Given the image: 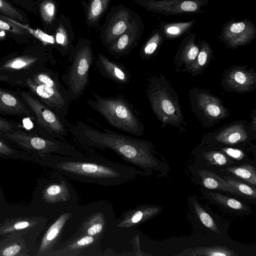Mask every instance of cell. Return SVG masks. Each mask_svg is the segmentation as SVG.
Segmentation results:
<instances>
[{
    "label": "cell",
    "instance_id": "1",
    "mask_svg": "<svg viewBox=\"0 0 256 256\" xmlns=\"http://www.w3.org/2000/svg\"><path fill=\"white\" fill-rule=\"evenodd\" d=\"M82 145L101 150H110L126 162L142 169L146 174L156 170L158 160L150 142L134 138L108 129L98 130L78 122L74 132Z\"/></svg>",
    "mask_w": 256,
    "mask_h": 256
},
{
    "label": "cell",
    "instance_id": "2",
    "mask_svg": "<svg viewBox=\"0 0 256 256\" xmlns=\"http://www.w3.org/2000/svg\"><path fill=\"white\" fill-rule=\"evenodd\" d=\"M51 160L50 166L68 178L106 186L120 185L145 175L135 167L102 158L61 155Z\"/></svg>",
    "mask_w": 256,
    "mask_h": 256
},
{
    "label": "cell",
    "instance_id": "3",
    "mask_svg": "<svg viewBox=\"0 0 256 256\" xmlns=\"http://www.w3.org/2000/svg\"><path fill=\"white\" fill-rule=\"evenodd\" d=\"M116 220L113 206L108 201L78 204L64 226L60 242L76 236L88 235L100 239L102 244L113 230Z\"/></svg>",
    "mask_w": 256,
    "mask_h": 256
},
{
    "label": "cell",
    "instance_id": "4",
    "mask_svg": "<svg viewBox=\"0 0 256 256\" xmlns=\"http://www.w3.org/2000/svg\"><path fill=\"white\" fill-rule=\"evenodd\" d=\"M146 95L152 108L162 122V128L170 125L184 130L182 126L186 124L178 96L163 76H153L149 80Z\"/></svg>",
    "mask_w": 256,
    "mask_h": 256
},
{
    "label": "cell",
    "instance_id": "5",
    "mask_svg": "<svg viewBox=\"0 0 256 256\" xmlns=\"http://www.w3.org/2000/svg\"><path fill=\"white\" fill-rule=\"evenodd\" d=\"M94 100L87 103L114 127L137 136L143 135L144 126L126 101L119 96L104 98L92 92Z\"/></svg>",
    "mask_w": 256,
    "mask_h": 256
},
{
    "label": "cell",
    "instance_id": "6",
    "mask_svg": "<svg viewBox=\"0 0 256 256\" xmlns=\"http://www.w3.org/2000/svg\"><path fill=\"white\" fill-rule=\"evenodd\" d=\"M71 56V64L64 80L70 98L74 100L82 94L88 82L93 57L90 42L88 40H79Z\"/></svg>",
    "mask_w": 256,
    "mask_h": 256
},
{
    "label": "cell",
    "instance_id": "7",
    "mask_svg": "<svg viewBox=\"0 0 256 256\" xmlns=\"http://www.w3.org/2000/svg\"><path fill=\"white\" fill-rule=\"evenodd\" d=\"M42 198L44 202L51 207L55 217L72 212L78 205L76 189L68 178L57 170L43 188Z\"/></svg>",
    "mask_w": 256,
    "mask_h": 256
},
{
    "label": "cell",
    "instance_id": "8",
    "mask_svg": "<svg viewBox=\"0 0 256 256\" xmlns=\"http://www.w3.org/2000/svg\"><path fill=\"white\" fill-rule=\"evenodd\" d=\"M188 98L192 110L204 127L213 126L230 115L222 101L208 90L192 88L189 90Z\"/></svg>",
    "mask_w": 256,
    "mask_h": 256
},
{
    "label": "cell",
    "instance_id": "9",
    "mask_svg": "<svg viewBox=\"0 0 256 256\" xmlns=\"http://www.w3.org/2000/svg\"><path fill=\"white\" fill-rule=\"evenodd\" d=\"M4 136L21 146L36 151L42 158L51 152L78 158L85 156L66 142H56L28 134L20 130L6 132Z\"/></svg>",
    "mask_w": 256,
    "mask_h": 256
},
{
    "label": "cell",
    "instance_id": "10",
    "mask_svg": "<svg viewBox=\"0 0 256 256\" xmlns=\"http://www.w3.org/2000/svg\"><path fill=\"white\" fill-rule=\"evenodd\" d=\"M148 12L164 15L202 13L208 0H134Z\"/></svg>",
    "mask_w": 256,
    "mask_h": 256
},
{
    "label": "cell",
    "instance_id": "11",
    "mask_svg": "<svg viewBox=\"0 0 256 256\" xmlns=\"http://www.w3.org/2000/svg\"><path fill=\"white\" fill-rule=\"evenodd\" d=\"M256 37V26L248 18L229 20L224 24L218 36L226 48L232 49L246 46Z\"/></svg>",
    "mask_w": 256,
    "mask_h": 256
},
{
    "label": "cell",
    "instance_id": "12",
    "mask_svg": "<svg viewBox=\"0 0 256 256\" xmlns=\"http://www.w3.org/2000/svg\"><path fill=\"white\" fill-rule=\"evenodd\" d=\"M134 14L121 4L112 8L100 32L101 40L107 48L125 32Z\"/></svg>",
    "mask_w": 256,
    "mask_h": 256
},
{
    "label": "cell",
    "instance_id": "13",
    "mask_svg": "<svg viewBox=\"0 0 256 256\" xmlns=\"http://www.w3.org/2000/svg\"><path fill=\"white\" fill-rule=\"evenodd\" d=\"M102 250L100 239L79 235L60 242L50 256H100Z\"/></svg>",
    "mask_w": 256,
    "mask_h": 256
},
{
    "label": "cell",
    "instance_id": "14",
    "mask_svg": "<svg viewBox=\"0 0 256 256\" xmlns=\"http://www.w3.org/2000/svg\"><path fill=\"white\" fill-rule=\"evenodd\" d=\"M255 134L250 123L235 120L206 134L204 139L222 145L234 146L248 142Z\"/></svg>",
    "mask_w": 256,
    "mask_h": 256
},
{
    "label": "cell",
    "instance_id": "15",
    "mask_svg": "<svg viewBox=\"0 0 256 256\" xmlns=\"http://www.w3.org/2000/svg\"><path fill=\"white\" fill-rule=\"evenodd\" d=\"M221 84L228 92L244 94L256 88V72L246 66H234L222 74Z\"/></svg>",
    "mask_w": 256,
    "mask_h": 256
},
{
    "label": "cell",
    "instance_id": "16",
    "mask_svg": "<svg viewBox=\"0 0 256 256\" xmlns=\"http://www.w3.org/2000/svg\"><path fill=\"white\" fill-rule=\"evenodd\" d=\"M20 95L34 112L38 123L50 134L58 136L62 142H66L63 138L66 134V130L57 116L27 92H22Z\"/></svg>",
    "mask_w": 256,
    "mask_h": 256
},
{
    "label": "cell",
    "instance_id": "17",
    "mask_svg": "<svg viewBox=\"0 0 256 256\" xmlns=\"http://www.w3.org/2000/svg\"><path fill=\"white\" fill-rule=\"evenodd\" d=\"M162 207L151 205H140L124 212L114 222V228L128 230L138 226L157 216Z\"/></svg>",
    "mask_w": 256,
    "mask_h": 256
},
{
    "label": "cell",
    "instance_id": "18",
    "mask_svg": "<svg viewBox=\"0 0 256 256\" xmlns=\"http://www.w3.org/2000/svg\"><path fill=\"white\" fill-rule=\"evenodd\" d=\"M144 30V24L137 14L134 15L125 32L108 48V50L114 54H123L136 46Z\"/></svg>",
    "mask_w": 256,
    "mask_h": 256
},
{
    "label": "cell",
    "instance_id": "19",
    "mask_svg": "<svg viewBox=\"0 0 256 256\" xmlns=\"http://www.w3.org/2000/svg\"><path fill=\"white\" fill-rule=\"evenodd\" d=\"M72 214V212H68L54 218L42 238L36 256H50L60 242L64 226Z\"/></svg>",
    "mask_w": 256,
    "mask_h": 256
},
{
    "label": "cell",
    "instance_id": "20",
    "mask_svg": "<svg viewBox=\"0 0 256 256\" xmlns=\"http://www.w3.org/2000/svg\"><path fill=\"white\" fill-rule=\"evenodd\" d=\"M46 222V218L42 216L6 218L0 224V236L14 232H28L36 227L44 228Z\"/></svg>",
    "mask_w": 256,
    "mask_h": 256
},
{
    "label": "cell",
    "instance_id": "21",
    "mask_svg": "<svg viewBox=\"0 0 256 256\" xmlns=\"http://www.w3.org/2000/svg\"><path fill=\"white\" fill-rule=\"evenodd\" d=\"M26 83L32 91L48 106L59 110L66 108L68 106L66 98L60 92L59 88L44 84H38L30 78L26 80Z\"/></svg>",
    "mask_w": 256,
    "mask_h": 256
},
{
    "label": "cell",
    "instance_id": "22",
    "mask_svg": "<svg viewBox=\"0 0 256 256\" xmlns=\"http://www.w3.org/2000/svg\"><path fill=\"white\" fill-rule=\"evenodd\" d=\"M54 32L56 44L66 54L72 48L74 36L70 18L60 14L56 20Z\"/></svg>",
    "mask_w": 256,
    "mask_h": 256
},
{
    "label": "cell",
    "instance_id": "23",
    "mask_svg": "<svg viewBox=\"0 0 256 256\" xmlns=\"http://www.w3.org/2000/svg\"><path fill=\"white\" fill-rule=\"evenodd\" d=\"M196 35L190 33L186 35L180 43L174 57V61L177 68L190 64L197 56L199 50V44H197Z\"/></svg>",
    "mask_w": 256,
    "mask_h": 256
},
{
    "label": "cell",
    "instance_id": "24",
    "mask_svg": "<svg viewBox=\"0 0 256 256\" xmlns=\"http://www.w3.org/2000/svg\"><path fill=\"white\" fill-rule=\"evenodd\" d=\"M200 50L196 58L183 69H176L178 72H186L192 77L202 74L214 58L213 50L210 44L205 40L199 42Z\"/></svg>",
    "mask_w": 256,
    "mask_h": 256
},
{
    "label": "cell",
    "instance_id": "25",
    "mask_svg": "<svg viewBox=\"0 0 256 256\" xmlns=\"http://www.w3.org/2000/svg\"><path fill=\"white\" fill-rule=\"evenodd\" d=\"M36 2L44 29L48 33L53 32L57 18L58 4L55 0H37Z\"/></svg>",
    "mask_w": 256,
    "mask_h": 256
},
{
    "label": "cell",
    "instance_id": "26",
    "mask_svg": "<svg viewBox=\"0 0 256 256\" xmlns=\"http://www.w3.org/2000/svg\"><path fill=\"white\" fill-rule=\"evenodd\" d=\"M21 232H14L0 244V256H27V248Z\"/></svg>",
    "mask_w": 256,
    "mask_h": 256
},
{
    "label": "cell",
    "instance_id": "27",
    "mask_svg": "<svg viewBox=\"0 0 256 256\" xmlns=\"http://www.w3.org/2000/svg\"><path fill=\"white\" fill-rule=\"evenodd\" d=\"M98 60L100 68L106 76L121 84L128 82L129 75L122 66L110 60L102 54L98 55Z\"/></svg>",
    "mask_w": 256,
    "mask_h": 256
},
{
    "label": "cell",
    "instance_id": "28",
    "mask_svg": "<svg viewBox=\"0 0 256 256\" xmlns=\"http://www.w3.org/2000/svg\"><path fill=\"white\" fill-rule=\"evenodd\" d=\"M112 0H88L85 7L86 22L88 27H97Z\"/></svg>",
    "mask_w": 256,
    "mask_h": 256
},
{
    "label": "cell",
    "instance_id": "29",
    "mask_svg": "<svg viewBox=\"0 0 256 256\" xmlns=\"http://www.w3.org/2000/svg\"><path fill=\"white\" fill-rule=\"evenodd\" d=\"M196 20L186 22H162L158 26L164 40H172L188 34L192 28Z\"/></svg>",
    "mask_w": 256,
    "mask_h": 256
},
{
    "label": "cell",
    "instance_id": "30",
    "mask_svg": "<svg viewBox=\"0 0 256 256\" xmlns=\"http://www.w3.org/2000/svg\"><path fill=\"white\" fill-rule=\"evenodd\" d=\"M198 174L202 178L203 186L210 190H220L242 196L224 178L214 173L207 170H200Z\"/></svg>",
    "mask_w": 256,
    "mask_h": 256
},
{
    "label": "cell",
    "instance_id": "31",
    "mask_svg": "<svg viewBox=\"0 0 256 256\" xmlns=\"http://www.w3.org/2000/svg\"><path fill=\"white\" fill-rule=\"evenodd\" d=\"M176 256H236L238 254L225 246H214L187 248Z\"/></svg>",
    "mask_w": 256,
    "mask_h": 256
},
{
    "label": "cell",
    "instance_id": "32",
    "mask_svg": "<svg viewBox=\"0 0 256 256\" xmlns=\"http://www.w3.org/2000/svg\"><path fill=\"white\" fill-rule=\"evenodd\" d=\"M0 29L19 40H28L32 36L28 28L0 13Z\"/></svg>",
    "mask_w": 256,
    "mask_h": 256
},
{
    "label": "cell",
    "instance_id": "33",
    "mask_svg": "<svg viewBox=\"0 0 256 256\" xmlns=\"http://www.w3.org/2000/svg\"><path fill=\"white\" fill-rule=\"evenodd\" d=\"M0 111L20 115H28L30 114V111L20 101L0 88Z\"/></svg>",
    "mask_w": 256,
    "mask_h": 256
},
{
    "label": "cell",
    "instance_id": "34",
    "mask_svg": "<svg viewBox=\"0 0 256 256\" xmlns=\"http://www.w3.org/2000/svg\"><path fill=\"white\" fill-rule=\"evenodd\" d=\"M0 13L26 28L30 24L26 12L8 0H0Z\"/></svg>",
    "mask_w": 256,
    "mask_h": 256
},
{
    "label": "cell",
    "instance_id": "35",
    "mask_svg": "<svg viewBox=\"0 0 256 256\" xmlns=\"http://www.w3.org/2000/svg\"><path fill=\"white\" fill-rule=\"evenodd\" d=\"M164 40L160 30L159 28L155 29L142 47L140 57L148 60L154 56L160 48Z\"/></svg>",
    "mask_w": 256,
    "mask_h": 256
},
{
    "label": "cell",
    "instance_id": "36",
    "mask_svg": "<svg viewBox=\"0 0 256 256\" xmlns=\"http://www.w3.org/2000/svg\"><path fill=\"white\" fill-rule=\"evenodd\" d=\"M225 169L250 184H256V170L252 165L246 164L238 166H226Z\"/></svg>",
    "mask_w": 256,
    "mask_h": 256
},
{
    "label": "cell",
    "instance_id": "37",
    "mask_svg": "<svg viewBox=\"0 0 256 256\" xmlns=\"http://www.w3.org/2000/svg\"><path fill=\"white\" fill-rule=\"evenodd\" d=\"M224 179L240 194L242 196L254 200L256 198V190L254 188L230 176H224Z\"/></svg>",
    "mask_w": 256,
    "mask_h": 256
},
{
    "label": "cell",
    "instance_id": "38",
    "mask_svg": "<svg viewBox=\"0 0 256 256\" xmlns=\"http://www.w3.org/2000/svg\"><path fill=\"white\" fill-rule=\"evenodd\" d=\"M202 154L204 158L212 165L223 166L232 162V160L222 152L206 150Z\"/></svg>",
    "mask_w": 256,
    "mask_h": 256
},
{
    "label": "cell",
    "instance_id": "39",
    "mask_svg": "<svg viewBox=\"0 0 256 256\" xmlns=\"http://www.w3.org/2000/svg\"><path fill=\"white\" fill-rule=\"evenodd\" d=\"M209 194L216 202L226 208L238 210H248L246 206L237 200L218 193L210 192Z\"/></svg>",
    "mask_w": 256,
    "mask_h": 256
},
{
    "label": "cell",
    "instance_id": "40",
    "mask_svg": "<svg viewBox=\"0 0 256 256\" xmlns=\"http://www.w3.org/2000/svg\"><path fill=\"white\" fill-rule=\"evenodd\" d=\"M38 59V58L35 56H22L9 60L3 66V68L12 70L25 68L34 63Z\"/></svg>",
    "mask_w": 256,
    "mask_h": 256
},
{
    "label": "cell",
    "instance_id": "41",
    "mask_svg": "<svg viewBox=\"0 0 256 256\" xmlns=\"http://www.w3.org/2000/svg\"><path fill=\"white\" fill-rule=\"evenodd\" d=\"M194 206L198 218L203 224L214 232L220 234V231L214 220L196 201L194 202Z\"/></svg>",
    "mask_w": 256,
    "mask_h": 256
},
{
    "label": "cell",
    "instance_id": "42",
    "mask_svg": "<svg viewBox=\"0 0 256 256\" xmlns=\"http://www.w3.org/2000/svg\"><path fill=\"white\" fill-rule=\"evenodd\" d=\"M18 6L22 8L29 12L38 14L36 2L33 0H8Z\"/></svg>",
    "mask_w": 256,
    "mask_h": 256
},
{
    "label": "cell",
    "instance_id": "43",
    "mask_svg": "<svg viewBox=\"0 0 256 256\" xmlns=\"http://www.w3.org/2000/svg\"><path fill=\"white\" fill-rule=\"evenodd\" d=\"M32 80L38 84H44L59 88L57 82L48 75L45 74H40L35 75Z\"/></svg>",
    "mask_w": 256,
    "mask_h": 256
},
{
    "label": "cell",
    "instance_id": "44",
    "mask_svg": "<svg viewBox=\"0 0 256 256\" xmlns=\"http://www.w3.org/2000/svg\"><path fill=\"white\" fill-rule=\"evenodd\" d=\"M222 152L235 160H241L244 156V152L240 149L230 147H222L221 148Z\"/></svg>",
    "mask_w": 256,
    "mask_h": 256
},
{
    "label": "cell",
    "instance_id": "45",
    "mask_svg": "<svg viewBox=\"0 0 256 256\" xmlns=\"http://www.w3.org/2000/svg\"><path fill=\"white\" fill-rule=\"evenodd\" d=\"M14 152L8 146L5 144L4 142L0 140V153L6 154L9 155L12 153Z\"/></svg>",
    "mask_w": 256,
    "mask_h": 256
},
{
    "label": "cell",
    "instance_id": "46",
    "mask_svg": "<svg viewBox=\"0 0 256 256\" xmlns=\"http://www.w3.org/2000/svg\"><path fill=\"white\" fill-rule=\"evenodd\" d=\"M12 127L8 122L0 118V130L9 132L12 130Z\"/></svg>",
    "mask_w": 256,
    "mask_h": 256
},
{
    "label": "cell",
    "instance_id": "47",
    "mask_svg": "<svg viewBox=\"0 0 256 256\" xmlns=\"http://www.w3.org/2000/svg\"><path fill=\"white\" fill-rule=\"evenodd\" d=\"M251 122L250 124L253 130L256 132V110L255 109L253 110L251 114Z\"/></svg>",
    "mask_w": 256,
    "mask_h": 256
},
{
    "label": "cell",
    "instance_id": "48",
    "mask_svg": "<svg viewBox=\"0 0 256 256\" xmlns=\"http://www.w3.org/2000/svg\"><path fill=\"white\" fill-rule=\"evenodd\" d=\"M6 33V32L4 30L0 29V40L4 38Z\"/></svg>",
    "mask_w": 256,
    "mask_h": 256
}]
</instances>
